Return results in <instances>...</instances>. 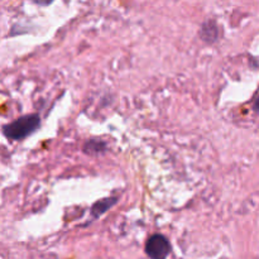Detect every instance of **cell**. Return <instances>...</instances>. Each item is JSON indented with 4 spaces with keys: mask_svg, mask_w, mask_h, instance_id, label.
<instances>
[{
    "mask_svg": "<svg viewBox=\"0 0 259 259\" xmlns=\"http://www.w3.org/2000/svg\"><path fill=\"white\" fill-rule=\"evenodd\" d=\"M40 125L38 114H27L3 126V134L12 141H22L34 133Z\"/></svg>",
    "mask_w": 259,
    "mask_h": 259,
    "instance_id": "obj_1",
    "label": "cell"
},
{
    "mask_svg": "<svg viewBox=\"0 0 259 259\" xmlns=\"http://www.w3.org/2000/svg\"><path fill=\"white\" fill-rule=\"evenodd\" d=\"M144 250L151 259H167L171 253V243L164 235L153 234L146 242Z\"/></svg>",
    "mask_w": 259,
    "mask_h": 259,
    "instance_id": "obj_2",
    "label": "cell"
},
{
    "mask_svg": "<svg viewBox=\"0 0 259 259\" xmlns=\"http://www.w3.org/2000/svg\"><path fill=\"white\" fill-rule=\"evenodd\" d=\"M199 35L204 42L215 43L219 38V27L215 19H207L201 24L199 30Z\"/></svg>",
    "mask_w": 259,
    "mask_h": 259,
    "instance_id": "obj_3",
    "label": "cell"
},
{
    "mask_svg": "<svg viewBox=\"0 0 259 259\" xmlns=\"http://www.w3.org/2000/svg\"><path fill=\"white\" fill-rule=\"evenodd\" d=\"M118 200H119L118 197L114 196V197H105V199H101L99 200V201H96L95 204L91 206V210H90V214H91V218H93V220L99 219L101 215H104L106 211H109V210H110L116 202H118Z\"/></svg>",
    "mask_w": 259,
    "mask_h": 259,
    "instance_id": "obj_4",
    "label": "cell"
},
{
    "mask_svg": "<svg viewBox=\"0 0 259 259\" xmlns=\"http://www.w3.org/2000/svg\"><path fill=\"white\" fill-rule=\"evenodd\" d=\"M108 149V144L105 141H101V139H89L83 143L82 151L83 153L88 154V156H100L104 154Z\"/></svg>",
    "mask_w": 259,
    "mask_h": 259,
    "instance_id": "obj_5",
    "label": "cell"
},
{
    "mask_svg": "<svg viewBox=\"0 0 259 259\" xmlns=\"http://www.w3.org/2000/svg\"><path fill=\"white\" fill-rule=\"evenodd\" d=\"M253 109H254L255 113L259 114V95L257 96V98H255L254 104H253Z\"/></svg>",
    "mask_w": 259,
    "mask_h": 259,
    "instance_id": "obj_6",
    "label": "cell"
}]
</instances>
